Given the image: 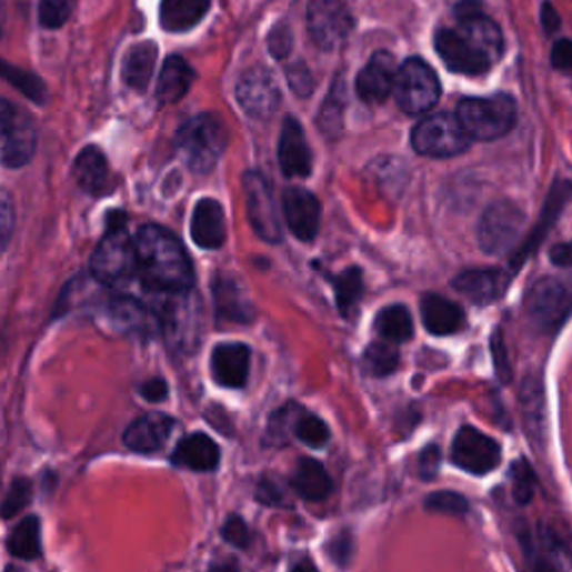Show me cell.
I'll use <instances>...</instances> for the list:
<instances>
[{
    "instance_id": "29",
    "label": "cell",
    "mask_w": 572,
    "mask_h": 572,
    "mask_svg": "<svg viewBox=\"0 0 572 572\" xmlns=\"http://www.w3.org/2000/svg\"><path fill=\"white\" fill-rule=\"evenodd\" d=\"M74 181L79 183L81 190L86 193H101L108 183V159L106 154L97 148V145H88L79 152L74 168H72Z\"/></svg>"
},
{
    "instance_id": "47",
    "label": "cell",
    "mask_w": 572,
    "mask_h": 572,
    "mask_svg": "<svg viewBox=\"0 0 572 572\" xmlns=\"http://www.w3.org/2000/svg\"><path fill=\"white\" fill-rule=\"evenodd\" d=\"M287 77H289V83H291V88H293L295 94H300V97L311 94V90H313V77H311V72L307 70V66H302V63L291 66V68L287 70Z\"/></svg>"
},
{
    "instance_id": "49",
    "label": "cell",
    "mask_w": 572,
    "mask_h": 572,
    "mask_svg": "<svg viewBox=\"0 0 572 572\" xmlns=\"http://www.w3.org/2000/svg\"><path fill=\"white\" fill-rule=\"evenodd\" d=\"M269 50L275 59H284L291 52V30H289V26H278L269 34Z\"/></svg>"
},
{
    "instance_id": "19",
    "label": "cell",
    "mask_w": 572,
    "mask_h": 572,
    "mask_svg": "<svg viewBox=\"0 0 572 572\" xmlns=\"http://www.w3.org/2000/svg\"><path fill=\"white\" fill-rule=\"evenodd\" d=\"M213 380L222 388L240 390L247 385L251 371V351L247 344H218L211 358Z\"/></svg>"
},
{
    "instance_id": "15",
    "label": "cell",
    "mask_w": 572,
    "mask_h": 572,
    "mask_svg": "<svg viewBox=\"0 0 572 572\" xmlns=\"http://www.w3.org/2000/svg\"><path fill=\"white\" fill-rule=\"evenodd\" d=\"M238 103L253 119H269L280 108V86L264 68L247 70L235 88Z\"/></svg>"
},
{
    "instance_id": "3",
    "label": "cell",
    "mask_w": 572,
    "mask_h": 572,
    "mask_svg": "<svg viewBox=\"0 0 572 572\" xmlns=\"http://www.w3.org/2000/svg\"><path fill=\"white\" fill-rule=\"evenodd\" d=\"M137 242L126 231V215L112 213L108 218V233L90 258V273L99 284L121 287L137 273Z\"/></svg>"
},
{
    "instance_id": "41",
    "label": "cell",
    "mask_w": 572,
    "mask_h": 572,
    "mask_svg": "<svg viewBox=\"0 0 572 572\" xmlns=\"http://www.w3.org/2000/svg\"><path fill=\"white\" fill-rule=\"evenodd\" d=\"M6 77H8V81H10L14 88H19L28 99H32V101H37V103H43V101H46V86H43V81H41L39 77L26 72V70L12 68L10 63L6 66Z\"/></svg>"
},
{
    "instance_id": "45",
    "label": "cell",
    "mask_w": 572,
    "mask_h": 572,
    "mask_svg": "<svg viewBox=\"0 0 572 572\" xmlns=\"http://www.w3.org/2000/svg\"><path fill=\"white\" fill-rule=\"evenodd\" d=\"M30 496H32V483L28 479H14L10 485V492L6 496L3 516L6 519L17 516L30 503Z\"/></svg>"
},
{
    "instance_id": "22",
    "label": "cell",
    "mask_w": 572,
    "mask_h": 572,
    "mask_svg": "<svg viewBox=\"0 0 572 572\" xmlns=\"http://www.w3.org/2000/svg\"><path fill=\"white\" fill-rule=\"evenodd\" d=\"M278 157H280V168L287 177H307L311 172V150L304 139L302 126L293 117L284 119Z\"/></svg>"
},
{
    "instance_id": "55",
    "label": "cell",
    "mask_w": 572,
    "mask_h": 572,
    "mask_svg": "<svg viewBox=\"0 0 572 572\" xmlns=\"http://www.w3.org/2000/svg\"><path fill=\"white\" fill-rule=\"evenodd\" d=\"M552 262L556 267H572V242H565V244H556L550 253Z\"/></svg>"
},
{
    "instance_id": "10",
    "label": "cell",
    "mask_w": 572,
    "mask_h": 572,
    "mask_svg": "<svg viewBox=\"0 0 572 572\" xmlns=\"http://www.w3.org/2000/svg\"><path fill=\"white\" fill-rule=\"evenodd\" d=\"M525 309L541 331L556 329L572 311V284L561 278L539 280L525 300Z\"/></svg>"
},
{
    "instance_id": "43",
    "label": "cell",
    "mask_w": 572,
    "mask_h": 572,
    "mask_svg": "<svg viewBox=\"0 0 572 572\" xmlns=\"http://www.w3.org/2000/svg\"><path fill=\"white\" fill-rule=\"evenodd\" d=\"M512 483H514L512 492H514L516 503H521V505L530 503L532 494H534V488H536V476L523 459L512 465Z\"/></svg>"
},
{
    "instance_id": "24",
    "label": "cell",
    "mask_w": 572,
    "mask_h": 572,
    "mask_svg": "<svg viewBox=\"0 0 572 572\" xmlns=\"http://www.w3.org/2000/svg\"><path fill=\"white\" fill-rule=\"evenodd\" d=\"M508 280L510 275L496 269H470L459 273L452 287L474 304H490L505 291Z\"/></svg>"
},
{
    "instance_id": "51",
    "label": "cell",
    "mask_w": 572,
    "mask_h": 572,
    "mask_svg": "<svg viewBox=\"0 0 572 572\" xmlns=\"http://www.w3.org/2000/svg\"><path fill=\"white\" fill-rule=\"evenodd\" d=\"M552 66L561 72H572V41L563 39V41H556L554 48H552Z\"/></svg>"
},
{
    "instance_id": "25",
    "label": "cell",
    "mask_w": 572,
    "mask_h": 572,
    "mask_svg": "<svg viewBox=\"0 0 572 572\" xmlns=\"http://www.w3.org/2000/svg\"><path fill=\"white\" fill-rule=\"evenodd\" d=\"M170 461L177 468L195 470V472H213L220 463V448L207 434H190L177 443Z\"/></svg>"
},
{
    "instance_id": "6",
    "label": "cell",
    "mask_w": 572,
    "mask_h": 572,
    "mask_svg": "<svg viewBox=\"0 0 572 572\" xmlns=\"http://www.w3.org/2000/svg\"><path fill=\"white\" fill-rule=\"evenodd\" d=\"M456 117L472 139L494 141L505 137L514 128L516 103L508 94H494L485 99H463L456 108Z\"/></svg>"
},
{
    "instance_id": "54",
    "label": "cell",
    "mask_w": 572,
    "mask_h": 572,
    "mask_svg": "<svg viewBox=\"0 0 572 572\" xmlns=\"http://www.w3.org/2000/svg\"><path fill=\"white\" fill-rule=\"evenodd\" d=\"M541 23H543V30L548 34H554L559 30V26H561L559 14L554 12V8L550 3H543V8H541Z\"/></svg>"
},
{
    "instance_id": "12",
    "label": "cell",
    "mask_w": 572,
    "mask_h": 572,
    "mask_svg": "<svg viewBox=\"0 0 572 572\" xmlns=\"http://www.w3.org/2000/svg\"><path fill=\"white\" fill-rule=\"evenodd\" d=\"M244 193H247V207H249V222H251L253 231L264 242H280L282 240V222L278 215L271 183L264 179L262 172H258V170L247 172Z\"/></svg>"
},
{
    "instance_id": "23",
    "label": "cell",
    "mask_w": 572,
    "mask_h": 572,
    "mask_svg": "<svg viewBox=\"0 0 572 572\" xmlns=\"http://www.w3.org/2000/svg\"><path fill=\"white\" fill-rule=\"evenodd\" d=\"M213 298H215V309L218 315L222 320H231V322H240L247 324L253 320L255 311H253V302L249 300V295L244 293L242 284L238 282V278L229 275V273H220L213 280Z\"/></svg>"
},
{
    "instance_id": "33",
    "label": "cell",
    "mask_w": 572,
    "mask_h": 572,
    "mask_svg": "<svg viewBox=\"0 0 572 572\" xmlns=\"http://www.w3.org/2000/svg\"><path fill=\"white\" fill-rule=\"evenodd\" d=\"M373 327L380 338L392 342H405L414 333L412 315L403 304H390L385 309H380V313L373 320Z\"/></svg>"
},
{
    "instance_id": "52",
    "label": "cell",
    "mask_w": 572,
    "mask_h": 572,
    "mask_svg": "<svg viewBox=\"0 0 572 572\" xmlns=\"http://www.w3.org/2000/svg\"><path fill=\"white\" fill-rule=\"evenodd\" d=\"M141 397H143L145 401H150V403H161V401H165V397H168L165 380H161V378H150L148 383L141 385Z\"/></svg>"
},
{
    "instance_id": "48",
    "label": "cell",
    "mask_w": 572,
    "mask_h": 572,
    "mask_svg": "<svg viewBox=\"0 0 572 572\" xmlns=\"http://www.w3.org/2000/svg\"><path fill=\"white\" fill-rule=\"evenodd\" d=\"M222 534L235 548H247L249 545V528H247V523L240 516H229Z\"/></svg>"
},
{
    "instance_id": "9",
    "label": "cell",
    "mask_w": 572,
    "mask_h": 572,
    "mask_svg": "<svg viewBox=\"0 0 572 572\" xmlns=\"http://www.w3.org/2000/svg\"><path fill=\"white\" fill-rule=\"evenodd\" d=\"M525 227L523 211L512 202L492 204L479 222V244L490 255H503L516 247Z\"/></svg>"
},
{
    "instance_id": "21",
    "label": "cell",
    "mask_w": 572,
    "mask_h": 572,
    "mask_svg": "<svg viewBox=\"0 0 572 572\" xmlns=\"http://www.w3.org/2000/svg\"><path fill=\"white\" fill-rule=\"evenodd\" d=\"M190 235L193 242L207 251H215L227 240V218L220 202L204 198L198 202L193 211V222H190Z\"/></svg>"
},
{
    "instance_id": "53",
    "label": "cell",
    "mask_w": 572,
    "mask_h": 572,
    "mask_svg": "<svg viewBox=\"0 0 572 572\" xmlns=\"http://www.w3.org/2000/svg\"><path fill=\"white\" fill-rule=\"evenodd\" d=\"M331 556L338 561V563H347L349 561V556H351V539L347 536V534H338L335 536V541H333V545H331Z\"/></svg>"
},
{
    "instance_id": "18",
    "label": "cell",
    "mask_w": 572,
    "mask_h": 572,
    "mask_svg": "<svg viewBox=\"0 0 572 572\" xmlns=\"http://www.w3.org/2000/svg\"><path fill=\"white\" fill-rule=\"evenodd\" d=\"M282 209L291 233L298 240H313L320 231V202L304 188H287L282 195Z\"/></svg>"
},
{
    "instance_id": "26",
    "label": "cell",
    "mask_w": 572,
    "mask_h": 572,
    "mask_svg": "<svg viewBox=\"0 0 572 572\" xmlns=\"http://www.w3.org/2000/svg\"><path fill=\"white\" fill-rule=\"evenodd\" d=\"M421 315H423L425 329L434 335H452V333L461 331V327L465 322L461 307L436 293L423 298Z\"/></svg>"
},
{
    "instance_id": "42",
    "label": "cell",
    "mask_w": 572,
    "mask_h": 572,
    "mask_svg": "<svg viewBox=\"0 0 572 572\" xmlns=\"http://www.w3.org/2000/svg\"><path fill=\"white\" fill-rule=\"evenodd\" d=\"M300 417H302V410H298L295 405H287V408L278 410L273 421L269 423V439L275 445H282L284 441H289V432H295Z\"/></svg>"
},
{
    "instance_id": "28",
    "label": "cell",
    "mask_w": 572,
    "mask_h": 572,
    "mask_svg": "<svg viewBox=\"0 0 572 572\" xmlns=\"http://www.w3.org/2000/svg\"><path fill=\"white\" fill-rule=\"evenodd\" d=\"M193 81H195L193 68H190L181 57H168L161 68V77L157 86L159 103L170 106L181 101L190 90V86H193Z\"/></svg>"
},
{
    "instance_id": "44",
    "label": "cell",
    "mask_w": 572,
    "mask_h": 572,
    "mask_svg": "<svg viewBox=\"0 0 572 572\" xmlns=\"http://www.w3.org/2000/svg\"><path fill=\"white\" fill-rule=\"evenodd\" d=\"M425 508L432 510V512H441V514H452V516H463L470 505H468V499L456 494V492H436V494H430L425 499Z\"/></svg>"
},
{
    "instance_id": "32",
    "label": "cell",
    "mask_w": 572,
    "mask_h": 572,
    "mask_svg": "<svg viewBox=\"0 0 572 572\" xmlns=\"http://www.w3.org/2000/svg\"><path fill=\"white\" fill-rule=\"evenodd\" d=\"M539 561L534 563L536 568H556V570H568L572 568V550L568 543L554 534L550 528H541L536 534V548H534Z\"/></svg>"
},
{
    "instance_id": "39",
    "label": "cell",
    "mask_w": 572,
    "mask_h": 572,
    "mask_svg": "<svg viewBox=\"0 0 572 572\" xmlns=\"http://www.w3.org/2000/svg\"><path fill=\"white\" fill-rule=\"evenodd\" d=\"M77 0H41L39 21L48 30H59L68 23L74 12Z\"/></svg>"
},
{
    "instance_id": "16",
    "label": "cell",
    "mask_w": 572,
    "mask_h": 572,
    "mask_svg": "<svg viewBox=\"0 0 572 572\" xmlns=\"http://www.w3.org/2000/svg\"><path fill=\"white\" fill-rule=\"evenodd\" d=\"M101 318L108 322L110 329L123 335H150L152 331L161 329L159 318L154 311L143 307L134 298H110L101 307Z\"/></svg>"
},
{
    "instance_id": "37",
    "label": "cell",
    "mask_w": 572,
    "mask_h": 572,
    "mask_svg": "<svg viewBox=\"0 0 572 572\" xmlns=\"http://www.w3.org/2000/svg\"><path fill=\"white\" fill-rule=\"evenodd\" d=\"M570 188V183H556L554 188H552V193H550V198H548V204H545V209H543V218H541V224L536 227V231H534V235L530 238V242L521 249V255H516V264L530 253L528 249H534V244L545 235V231L550 229V224L556 220V215H559V211L563 209V204L570 200V195L565 193V190Z\"/></svg>"
},
{
    "instance_id": "11",
    "label": "cell",
    "mask_w": 572,
    "mask_h": 572,
    "mask_svg": "<svg viewBox=\"0 0 572 572\" xmlns=\"http://www.w3.org/2000/svg\"><path fill=\"white\" fill-rule=\"evenodd\" d=\"M307 26L313 43L322 50H335L353 30V14L347 0H311Z\"/></svg>"
},
{
    "instance_id": "7",
    "label": "cell",
    "mask_w": 572,
    "mask_h": 572,
    "mask_svg": "<svg viewBox=\"0 0 572 572\" xmlns=\"http://www.w3.org/2000/svg\"><path fill=\"white\" fill-rule=\"evenodd\" d=\"M472 137L465 132L456 114H432L423 119L412 132V145L425 157H454L470 148Z\"/></svg>"
},
{
    "instance_id": "31",
    "label": "cell",
    "mask_w": 572,
    "mask_h": 572,
    "mask_svg": "<svg viewBox=\"0 0 572 572\" xmlns=\"http://www.w3.org/2000/svg\"><path fill=\"white\" fill-rule=\"evenodd\" d=\"M154 63H157V46L154 43H137L134 48H130V52L126 54V63H123V81L132 88V90H145L152 72H154Z\"/></svg>"
},
{
    "instance_id": "50",
    "label": "cell",
    "mask_w": 572,
    "mask_h": 572,
    "mask_svg": "<svg viewBox=\"0 0 572 572\" xmlns=\"http://www.w3.org/2000/svg\"><path fill=\"white\" fill-rule=\"evenodd\" d=\"M441 465V450L436 445H428L419 459V472L423 479H434Z\"/></svg>"
},
{
    "instance_id": "56",
    "label": "cell",
    "mask_w": 572,
    "mask_h": 572,
    "mask_svg": "<svg viewBox=\"0 0 572 572\" xmlns=\"http://www.w3.org/2000/svg\"><path fill=\"white\" fill-rule=\"evenodd\" d=\"M10 233H12V202H10V195L6 193L3 195V247H8Z\"/></svg>"
},
{
    "instance_id": "38",
    "label": "cell",
    "mask_w": 572,
    "mask_h": 572,
    "mask_svg": "<svg viewBox=\"0 0 572 572\" xmlns=\"http://www.w3.org/2000/svg\"><path fill=\"white\" fill-rule=\"evenodd\" d=\"M342 112H344V86H342V81H338L331 88V92H329V97H327V101L320 110V119H318L320 130L329 139L338 137V132L342 128Z\"/></svg>"
},
{
    "instance_id": "5",
    "label": "cell",
    "mask_w": 572,
    "mask_h": 572,
    "mask_svg": "<svg viewBox=\"0 0 572 572\" xmlns=\"http://www.w3.org/2000/svg\"><path fill=\"white\" fill-rule=\"evenodd\" d=\"M229 134L215 114H198L188 119L177 132V148L195 172H209L224 154Z\"/></svg>"
},
{
    "instance_id": "13",
    "label": "cell",
    "mask_w": 572,
    "mask_h": 572,
    "mask_svg": "<svg viewBox=\"0 0 572 572\" xmlns=\"http://www.w3.org/2000/svg\"><path fill=\"white\" fill-rule=\"evenodd\" d=\"M3 163L8 168H19L30 163L37 150V128L28 112L3 101Z\"/></svg>"
},
{
    "instance_id": "27",
    "label": "cell",
    "mask_w": 572,
    "mask_h": 572,
    "mask_svg": "<svg viewBox=\"0 0 572 572\" xmlns=\"http://www.w3.org/2000/svg\"><path fill=\"white\" fill-rule=\"evenodd\" d=\"M211 0H161L159 23L165 32H188L209 12Z\"/></svg>"
},
{
    "instance_id": "30",
    "label": "cell",
    "mask_w": 572,
    "mask_h": 572,
    "mask_svg": "<svg viewBox=\"0 0 572 572\" xmlns=\"http://www.w3.org/2000/svg\"><path fill=\"white\" fill-rule=\"evenodd\" d=\"M291 485L307 501H322L331 494V479L322 463H318L315 459L298 461L295 472L291 476Z\"/></svg>"
},
{
    "instance_id": "2",
    "label": "cell",
    "mask_w": 572,
    "mask_h": 572,
    "mask_svg": "<svg viewBox=\"0 0 572 572\" xmlns=\"http://www.w3.org/2000/svg\"><path fill=\"white\" fill-rule=\"evenodd\" d=\"M137 273L150 291L174 293L188 291L195 284L193 264H190L179 240L161 227L148 224L137 238Z\"/></svg>"
},
{
    "instance_id": "17",
    "label": "cell",
    "mask_w": 572,
    "mask_h": 572,
    "mask_svg": "<svg viewBox=\"0 0 572 572\" xmlns=\"http://www.w3.org/2000/svg\"><path fill=\"white\" fill-rule=\"evenodd\" d=\"M397 59L390 52H375L358 74L355 90L364 103H383L397 88Z\"/></svg>"
},
{
    "instance_id": "4",
    "label": "cell",
    "mask_w": 572,
    "mask_h": 572,
    "mask_svg": "<svg viewBox=\"0 0 572 572\" xmlns=\"http://www.w3.org/2000/svg\"><path fill=\"white\" fill-rule=\"evenodd\" d=\"M163 307H159L154 313L159 318V327L163 338L174 351L190 353L200 347L202 331H204V311L200 298L188 291H174V293H161Z\"/></svg>"
},
{
    "instance_id": "36",
    "label": "cell",
    "mask_w": 572,
    "mask_h": 572,
    "mask_svg": "<svg viewBox=\"0 0 572 572\" xmlns=\"http://www.w3.org/2000/svg\"><path fill=\"white\" fill-rule=\"evenodd\" d=\"M333 284H335V300H338L340 313L344 318H351L362 295V271L358 267H351L338 278H333Z\"/></svg>"
},
{
    "instance_id": "1",
    "label": "cell",
    "mask_w": 572,
    "mask_h": 572,
    "mask_svg": "<svg viewBox=\"0 0 572 572\" xmlns=\"http://www.w3.org/2000/svg\"><path fill=\"white\" fill-rule=\"evenodd\" d=\"M434 43L443 63L468 77L485 74L503 54L501 30L483 12L459 17L454 28H441Z\"/></svg>"
},
{
    "instance_id": "14",
    "label": "cell",
    "mask_w": 572,
    "mask_h": 572,
    "mask_svg": "<svg viewBox=\"0 0 572 572\" xmlns=\"http://www.w3.org/2000/svg\"><path fill=\"white\" fill-rule=\"evenodd\" d=\"M452 461L456 468L481 476L496 470V465L501 463V445L476 428L465 425L454 439Z\"/></svg>"
},
{
    "instance_id": "35",
    "label": "cell",
    "mask_w": 572,
    "mask_h": 572,
    "mask_svg": "<svg viewBox=\"0 0 572 572\" xmlns=\"http://www.w3.org/2000/svg\"><path fill=\"white\" fill-rule=\"evenodd\" d=\"M8 550L17 559H37L41 556V521L39 516H28L23 519L14 530L12 536L8 539Z\"/></svg>"
},
{
    "instance_id": "40",
    "label": "cell",
    "mask_w": 572,
    "mask_h": 572,
    "mask_svg": "<svg viewBox=\"0 0 572 572\" xmlns=\"http://www.w3.org/2000/svg\"><path fill=\"white\" fill-rule=\"evenodd\" d=\"M295 436L311 448H322L329 441V428L318 417L302 412V417L298 419V425H295Z\"/></svg>"
},
{
    "instance_id": "20",
    "label": "cell",
    "mask_w": 572,
    "mask_h": 572,
    "mask_svg": "<svg viewBox=\"0 0 572 572\" xmlns=\"http://www.w3.org/2000/svg\"><path fill=\"white\" fill-rule=\"evenodd\" d=\"M174 428L177 423L165 414H145L126 430L123 443L137 454H154L165 445Z\"/></svg>"
},
{
    "instance_id": "46",
    "label": "cell",
    "mask_w": 572,
    "mask_h": 572,
    "mask_svg": "<svg viewBox=\"0 0 572 572\" xmlns=\"http://www.w3.org/2000/svg\"><path fill=\"white\" fill-rule=\"evenodd\" d=\"M260 503H267V505H282L287 503V494H284V488L278 479L273 476H264L260 483H258V490H255Z\"/></svg>"
},
{
    "instance_id": "8",
    "label": "cell",
    "mask_w": 572,
    "mask_h": 572,
    "mask_svg": "<svg viewBox=\"0 0 572 572\" xmlns=\"http://www.w3.org/2000/svg\"><path fill=\"white\" fill-rule=\"evenodd\" d=\"M397 103L408 114H425L430 112L441 97V83L436 72L423 59H408L399 68Z\"/></svg>"
},
{
    "instance_id": "34",
    "label": "cell",
    "mask_w": 572,
    "mask_h": 572,
    "mask_svg": "<svg viewBox=\"0 0 572 572\" xmlns=\"http://www.w3.org/2000/svg\"><path fill=\"white\" fill-rule=\"evenodd\" d=\"M401 364V353L394 347L392 340H380L367 347L364 355H362V367L369 375L373 378H388L392 375Z\"/></svg>"
}]
</instances>
